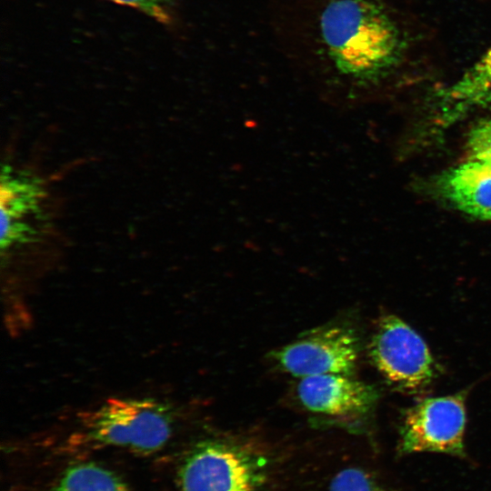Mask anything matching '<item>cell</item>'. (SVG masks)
Instances as JSON below:
<instances>
[{
  "mask_svg": "<svg viewBox=\"0 0 491 491\" xmlns=\"http://www.w3.org/2000/svg\"><path fill=\"white\" fill-rule=\"evenodd\" d=\"M372 363L396 389L416 393L436 376V366L424 339L395 315L382 316L371 338Z\"/></svg>",
  "mask_w": 491,
  "mask_h": 491,
  "instance_id": "cell-3",
  "label": "cell"
},
{
  "mask_svg": "<svg viewBox=\"0 0 491 491\" xmlns=\"http://www.w3.org/2000/svg\"><path fill=\"white\" fill-rule=\"evenodd\" d=\"M115 3L136 8L156 21L171 22L170 0H111Z\"/></svg>",
  "mask_w": 491,
  "mask_h": 491,
  "instance_id": "cell-14",
  "label": "cell"
},
{
  "mask_svg": "<svg viewBox=\"0 0 491 491\" xmlns=\"http://www.w3.org/2000/svg\"><path fill=\"white\" fill-rule=\"evenodd\" d=\"M321 31L338 71L358 80H376L400 61L401 33L375 0H333L321 15Z\"/></svg>",
  "mask_w": 491,
  "mask_h": 491,
  "instance_id": "cell-1",
  "label": "cell"
},
{
  "mask_svg": "<svg viewBox=\"0 0 491 491\" xmlns=\"http://www.w3.org/2000/svg\"><path fill=\"white\" fill-rule=\"evenodd\" d=\"M466 145L470 159L491 166V119L481 120L470 129Z\"/></svg>",
  "mask_w": 491,
  "mask_h": 491,
  "instance_id": "cell-13",
  "label": "cell"
},
{
  "mask_svg": "<svg viewBox=\"0 0 491 491\" xmlns=\"http://www.w3.org/2000/svg\"><path fill=\"white\" fill-rule=\"evenodd\" d=\"M439 192L456 208L491 220V166L470 159L445 172L437 183Z\"/></svg>",
  "mask_w": 491,
  "mask_h": 491,
  "instance_id": "cell-8",
  "label": "cell"
},
{
  "mask_svg": "<svg viewBox=\"0 0 491 491\" xmlns=\"http://www.w3.org/2000/svg\"><path fill=\"white\" fill-rule=\"evenodd\" d=\"M328 491H386L366 471L358 467H346L332 478Z\"/></svg>",
  "mask_w": 491,
  "mask_h": 491,
  "instance_id": "cell-12",
  "label": "cell"
},
{
  "mask_svg": "<svg viewBox=\"0 0 491 491\" xmlns=\"http://www.w3.org/2000/svg\"><path fill=\"white\" fill-rule=\"evenodd\" d=\"M55 491H130L115 473L94 463H81L68 467L60 477Z\"/></svg>",
  "mask_w": 491,
  "mask_h": 491,
  "instance_id": "cell-11",
  "label": "cell"
},
{
  "mask_svg": "<svg viewBox=\"0 0 491 491\" xmlns=\"http://www.w3.org/2000/svg\"><path fill=\"white\" fill-rule=\"evenodd\" d=\"M359 344L349 327L333 325L310 331L271 353L283 371L307 377L325 374L351 376L356 366Z\"/></svg>",
  "mask_w": 491,
  "mask_h": 491,
  "instance_id": "cell-6",
  "label": "cell"
},
{
  "mask_svg": "<svg viewBox=\"0 0 491 491\" xmlns=\"http://www.w3.org/2000/svg\"><path fill=\"white\" fill-rule=\"evenodd\" d=\"M438 97L442 125H451L477 109H491V47Z\"/></svg>",
  "mask_w": 491,
  "mask_h": 491,
  "instance_id": "cell-9",
  "label": "cell"
},
{
  "mask_svg": "<svg viewBox=\"0 0 491 491\" xmlns=\"http://www.w3.org/2000/svg\"><path fill=\"white\" fill-rule=\"evenodd\" d=\"M86 437L92 442L138 453H152L169 440L173 412L154 398H110L84 415Z\"/></svg>",
  "mask_w": 491,
  "mask_h": 491,
  "instance_id": "cell-2",
  "label": "cell"
},
{
  "mask_svg": "<svg viewBox=\"0 0 491 491\" xmlns=\"http://www.w3.org/2000/svg\"><path fill=\"white\" fill-rule=\"evenodd\" d=\"M40 182L29 175L14 174L5 167L1 178V219L25 225L23 217L35 211L43 195Z\"/></svg>",
  "mask_w": 491,
  "mask_h": 491,
  "instance_id": "cell-10",
  "label": "cell"
},
{
  "mask_svg": "<svg viewBox=\"0 0 491 491\" xmlns=\"http://www.w3.org/2000/svg\"><path fill=\"white\" fill-rule=\"evenodd\" d=\"M296 393L309 411L342 417L368 414L378 397L373 386L341 374L303 377Z\"/></svg>",
  "mask_w": 491,
  "mask_h": 491,
  "instance_id": "cell-7",
  "label": "cell"
},
{
  "mask_svg": "<svg viewBox=\"0 0 491 491\" xmlns=\"http://www.w3.org/2000/svg\"><path fill=\"white\" fill-rule=\"evenodd\" d=\"M467 394L465 389L446 396L427 397L406 408L402 416L398 452L465 456Z\"/></svg>",
  "mask_w": 491,
  "mask_h": 491,
  "instance_id": "cell-4",
  "label": "cell"
},
{
  "mask_svg": "<svg viewBox=\"0 0 491 491\" xmlns=\"http://www.w3.org/2000/svg\"><path fill=\"white\" fill-rule=\"evenodd\" d=\"M263 465L246 448L205 441L185 458L180 472L182 491H258Z\"/></svg>",
  "mask_w": 491,
  "mask_h": 491,
  "instance_id": "cell-5",
  "label": "cell"
}]
</instances>
